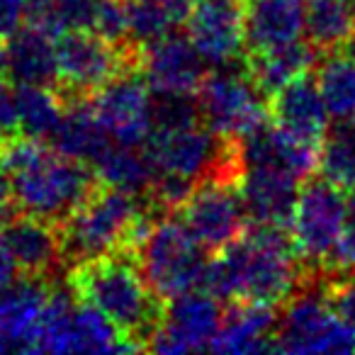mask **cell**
<instances>
[{
  "mask_svg": "<svg viewBox=\"0 0 355 355\" xmlns=\"http://www.w3.org/2000/svg\"><path fill=\"white\" fill-rule=\"evenodd\" d=\"M287 229L251 224L207 261L202 287L219 302H256L280 309L309 277Z\"/></svg>",
  "mask_w": 355,
  "mask_h": 355,
  "instance_id": "1",
  "label": "cell"
},
{
  "mask_svg": "<svg viewBox=\"0 0 355 355\" xmlns=\"http://www.w3.org/2000/svg\"><path fill=\"white\" fill-rule=\"evenodd\" d=\"M69 287L78 300L98 306L134 348L148 350L168 302L148 285L137 253H107L76 263L69 270Z\"/></svg>",
  "mask_w": 355,
  "mask_h": 355,
  "instance_id": "2",
  "label": "cell"
},
{
  "mask_svg": "<svg viewBox=\"0 0 355 355\" xmlns=\"http://www.w3.org/2000/svg\"><path fill=\"white\" fill-rule=\"evenodd\" d=\"M158 217L161 214L141 195L98 183L93 193L59 222L64 266L107 253H137Z\"/></svg>",
  "mask_w": 355,
  "mask_h": 355,
  "instance_id": "3",
  "label": "cell"
},
{
  "mask_svg": "<svg viewBox=\"0 0 355 355\" xmlns=\"http://www.w3.org/2000/svg\"><path fill=\"white\" fill-rule=\"evenodd\" d=\"M12 207L37 217L61 222L100 183L88 163L54 151L49 144L32 161L8 173Z\"/></svg>",
  "mask_w": 355,
  "mask_h": 355,
  "instance_id": "4",
  "label": "cell"
},
{
  "mask_svg": "<svg viewBox=\"0 0 355 355\" xmlns=\"http://www.w3.org/2000/svg\"><path fill=\"white\" fill-rule=\"evenodd\" d=\"M139 51L93 30L61 32L54 42L56 93L61 100H88L107 80L139 69Z\"/></svg>",
  "mask_w": 355,
  "mask_h": 355,
  "instance_id": "5",
  "label": "cell"
},
{
  "mask_svg": "<svg viewBox=\"0 0 355 355\" xmlns=\"http://www.w3.org/2000/svg\"><path fill=\"white\" fill-rule=\"evenodd\" d=\"M137 263L148 285L163 297H175L202 287L205 248L175 214H161L137 248Z\"/></svg>",
  "mask_w": 355,
  "mask_h": 355,
  "instance_id": "6",
  "label": "cell"
},
{
  "mask_svg": "<svg viewBox=\"0 0 355 355\" xmlns=\"http://www.w3.org/2000/svg\"><path fill=\"white\" fill-rule=\"evenodd\" d=\"M275 348L282 353H355V326L343 321L326 302L319 270L282 304Z\"/></svg>",
  "mask_w": 355,
  "mask_h": 355,
  "instance_id": "7",
  "label": "cell"
},
{
  "mask_svg": "<svg viewBox=\"0 0 355 355\" xmlns=\"http://www.w3.org/2000/svg\"><path fill=\"white\" fill-rule=\"evenodd\" d=\"M348 195L324 175H309L297 195L290 236L306 268L319 270L348 222Z\"/></svg>",
  "mask_w": 355,
  "mask_h": 355,
  "instance_id": "8",
  "label": "cell"
},
{
  "mask_svg": "<svg viewBox=\"0 0 355 355\" xmlns=\"http://www.w3.org/2000/svg\"><path fill=\"white\" fill-rule=\"evenodd\" d=\"M202 122L224 139H246L270 122L268 98L256 88L246 71L207 73L198 90Z\"/></svg>",
  "mask_w": 355,
  "mask_h": 355,
  "instance_id": "9",
  "label": "cell"
},
{
  "mask_svg": "<svg viewBox=\"0 0 355 355\" xmlns=\"http://www.w3.org/2000/svg\"><path fill=\"white\" fill-rule=\"evenodd\" d=\"M175 217L207 251L224 248L248 227L239 198V185L217 175L198 180L183 205L178 207Z\"/></svg>",
  "mask_w": 355,
  "mask_h": 355,
  "instance_id": "10",
  "label": "cell"
},
{
  "mask_svg": "<svg viewBox=\"0 0 355 355\" xmlns=\"http://www.w3.org/2000/svg\"><path fill=\"white\" fill-rule=\"evenodd\" d=\"M88 100L98 122L114 141L144 146L153 129V90L141 71L134 69L107 80Z\"/></svg>",
  "mask_w": 355,
  "mask_h": 355,
  "instance_id": "11",
  "label": "cell"
},
{
  "mask_svg": "<svg viewBox=\"0 0 355 355\" xmlns=\"http://www.w3.org/2000/svg\"><path fill=\"white\" fill-rule=\"evenodd\" d=\"M219 300L193 290L168 300L166 316L148 340V350L156 353H193L207 350L222 324Z\"/></svg>",
  "mask_w": 355,
  "mask_h": 355,
  "instance_id": "12",
  "label": "cell"
},
{
  "mask_svg": "<svg viewBox=\"0 0 355 355\" xmlns=\"http://www.w3.org/2000/svg\"><path fill=\"white\" fill-rule=\"evenodd\" d=\"M188 37L214 66H232L246 54L243 0H193Z\"/></svg>",
  "mask_w": 355,
  "mask_h": 355,
  "instance_id": "13",
  "label": "cell"
},
{
  "mask_svg": "<svg viewBox=\"0 0 355 355\" xmlns=\"http://www.w3.org/2000/svg\"><path fill=\"white\" fill-rule=\"evenodd\" d=\"M207 59L195 49L190 37L168 35L139 51V71L153 93H198L207 78Z\"/></svg>",
  "mask_w": 355,
  "mask_h": 355,
  "instance_id": "14",
  "label": "cell"
},
{
  "mask_svg": "<svg viewBox=\"0 0 355 355\" xmlns=\"http://www.w3.org/2000/svg\"><path fill=\"white\" fill-rule=\"evenodd\" d=\"M0 234L22 275L49 280L64 266L59 222L12 207L0 217Z\"/></svg>",
  "mask_w": 355,
  "mask_h": 355,
  "instance_id": "15",
  "label": "cell"
},
{
  "mask_svg": "<svg viewBox=\"0 0 355 355\" xmlns=\"http://www.w3.org/2000/svg\"><path fill=\"white\" fill-rule=\"evenodd\" d=\"M49 280L22 275L0 290V353H40L42 306Z\"/></svg>",
  "mask_w": 355,
  "mask_h": 355,
  "instance_id": "16",
  "label": "cell"
},
{
  "mask_svg": "<svg viewBox=\"0 0 355 355\" xmlns=\"http://www.w3.org/2000/svg\"><path fill=\"white\" fill-rule=\"evenodd\" d=\"M304 180L268 166H246L239 178V198L251 224L290 232L297 195Z\"/></svg>",
  "mask_w": 355,
  "mask_h": 355,
  "instance_id": "17",
  "label": "cell"
},
{
  "mask_svg": "<svg viewBox=\"0 0 355 355\" xmlns=\"http://www.w3.org/2000/svg\"><path fill=\"white\" fill-rule=\"evenodd\" d=\"M270 122L302 141L319 146L329 134V110L321 98L316 78L309 73L290 80L268 98Z\"/></svg>",
  "mask_w": 355,
  "mask_h": 355,
  "instance_id": "18",
  "label": "cell"
},
{
  "mask_svg": "<svg viewBox=\"0 0 355 355\" xmlns=\"http://www.w3.org/2000/svg\"><path fill=\"white\" fill-rule=\"evenodd\" d=\"M319 146L302 141L272 122L263 124L251 137L241 139V158L246 166H268L306 180L319 173Z\"/></svg>",
  "mask_w": 355,
  "mask_h": 355,
  "instance_id": "19",
  "label": "cell"
},
{
  "mask_svg": "<svg viewBox=\"0 0 355 355\" xmlns=\"http://www.w3.org/2000/svg\"><path fill=\"white\" fill-rule=\"evenodd\" d=\"M277 309L256 302H229L209 350L217 353H268L275 348Z\"/></svg>",
  "mask_w": 355,
  "mask_h": 355,
  "instance_id": "20",
  "label": "cell"
},
{
  "mask_svg": "<svg viewBox=\"0 0 355 355\" xmlns=\"http://www.w3.org/2000/svg\"><path fill=\"white\" fill-rule=\"evenodd\" d=\"M0 76L17 85H54L56 54L51 37L27 25L0 40Z\"/></svg>",
  "mask_w": 355,
  "mask_h": 355,
  "instance_id": "21",
  "label": "cell"
},
{
  "mask_svg": "<svg viewBox=\"0 0 355 355\" xmlns=\"http://www.w3.org/2000/svg\"><path fill=\"white\" fill-rule=\"evenodd\" d=\"M246 51L302 40L304 0H243Z\"/></svg>",
  "mask_w": 355,
  "mask_h": 355,
  "instance_id": "22",
  "label": "cell"
},
{
  "mask_svg": "<svg viewBox=\"0 0 355 355\" xmlns=\"http://www.w3.org/2000/svg\"><path fill=\"white\" fill-rule=\"evenodd\" d=\"M316 49L309 42H290V44L270 46V49H253L243 56V71L256 83L266 98L287 85L290 80L309 73L316 61Z\"/></svg>",
  "mask_w": 355,
  "mask_h": 355,
  "instance_id": "23",
  "label": "cell"
},
{
  "mask_svg": "<svg viewBox=\"0 0 355 355\" xmlns=\"http://www.w3.org/2000/svg\"><path fill=\"white\" fill-rule=\"evenodd\" d=\"M64 117L56 132L51 134L49 146L64 156L78 158L90 166L114 139L98 122L90 100H64Z\"/></svg>",
  "mask_w": 355,
  "mask_h": 355,
  "instance_id": "24",
  "label": "cell"
},
{
  "mask_svg": "<svg viewBox=\"0 0 355 355\" xmlns=\"http://www.w3.org/2000/svg\"><path fill=\"white\" fill-rule=\"evenodd\" d=\"M127 40L137 49L188 25L193 0H122Z\"/></svg>",
  "mask_w": 355,
  "mask_h": 355,
  "instance_id": "25",
  "label": "cell"
},
{
  "mask_svg": "<svg viewBox=\"0 0 355 355\" xmlns=\"http://www.w3.org/2000/svg\"><path fill=\"white\" fill-rule=\"evenodd\" d=\"M355 27L353 0H304L306 42L316 54H334L345 49Z\"/></svg>",
  "mask_w": 355,
  "mask_h": 355,
  "instance_id": "26",
  "label": "cell"
},
{
  "mask_svg": "<svg viewBox=\"0 0 355 355\" xmlns=\"http://www.w3.org/2000/svg\"><path fill=\"white\" fill-rule=\"evenodd\" d=\"M93 173L98 175L100 183L119 188L124 193L141 195L146 198L153 183V166L144 156L141 148L124 146V144L110 141L107 148L90 163Z\"/></svg>",
  "mask_w": 355,
  "mask_h": 355,
  "instance_id": "27",
  "label": "cell"
},
{
  "mask_svg": "<svg viewBox=\"0 0 355 355\" xmlns=\"http://www.w3.org/2000/svg\"><path fill=\"white\" fill-rule=\"evenodd\" d=\"M314 78L331 119L355 122V54L343 49L324 54Z\"/></svg>",
  "mask_w": 355,
  "mask_h": 355,
  "instance_id": "28",
  "label": "cell"
},
{
  "mask_svg": "<svg viewBox=\"0 0 355 355\" xmlns=\"http://www.w3.org/2000/svg\"><path fill=\"white\" fill-rule=\"evenodd\" d=\"M64 107L66 103L56 93L54 85H35V83L17 85L15 88L17 132L49 144L51 134L56 132L61 117H64Z\"/></svg>",
  "mask_w": 355,
  "mask_h": 355,
  "instance_id": "29",
  "label": "cell"
},
{
  "mask_svg": "<svg viewBox=\"0 0 355 355\" xmlns=\"http://www.w3.org/2000/svg\"><path fill=\"white\" fill-rule=\"evenodd\" d=\"M119 329L88 302L78 300L73 311V353H134Z\"/></svg>",
  "mask_w": 355,
  "mask_h": 355,
  "instance_id": "30",
  "label": "cell"
},
{
  "mask_svg": "<svg viewBox=\"0 0 355 355\" xmlns=\"http://www.w3.org/2000/svg\"><path fill=\"white\" fill-rule=\"evenodd\" d=\"M319 282L331 309L350 326H355V272L319 270Z\"/></svg>",
  "mask_w": 355,
  "mask_h": 355,
  "instance_id": "31",
  "label": "cell"
},
{
  "mask_svg": "<svg viewBox=\"0 0 355 355\" xmlns=\"http://www.w3.org/2000/svg\"><path fill=\"white\" fill-rule=\"evenodd\" d=\"M348 222H345L343 232H340L336 246L331 248L329 258L324 261V266L319 270H331V272H355V193L348 195Z\"/></svg>",
  "mask_w": 355,
  "mask_h": 355,
  "instance_id": "32",
  "label": "cell"
},
{
  "mask_svg": "<svg viewBox=\"0 0 355 355\" xmlns=\"http://www.w3.org/2000/svg\"><path fill=\"white\" fill-rule=\"evenodd\" d=\"M30 0H0V40L15 35L27 22Z\"/></svg>",
  "mask_w": 355,
  "mask_h": 355,
  "instance_id": "33",
  "label": "cell"
},
{
  "mask_svg": "<svg viewBox=\"0 0 355 355\" xmlns=\"http://www.w3.org/2000/svg\"><path fill=\"white\" fill-rule=\"evenodd\" d=\"M17 132V114H15V90H10L8 80L0 76V141Z\"/></svg>",
  "mask_w": 355,
  "mask_h": 355,
  "instance_id": "34",
  "label": "cell"
},
{
  "mask_svg": "<svg viewBox=\"0 0 355 355\" xmlns=\"http://www.w3.org/2000/svg\"><path fill=\"white\" fill-rule=\"evenodd\" d=\"M17 272H20V268H17L6 239L0 234V290H6L8 285H12L17 280Z\"/></svg>",
  "mask_w": 355,
  "mask_h": 355,
  "instance_id": "35",
  "label": "cell"
},
{
  "mask_svg": "<svg viewBox=\"0 0 355 355\" xmlns=\"http://www.w3.org/2000/svg\"><path fill=\"white\" fill-rule=\"evenodd\" d=\"M12 209V195H10V178L0 166V217Z\"/></svg>",
  "mask_w": 355,
  "mask_h": 355,
  "instance_id": "36",
  "label": "cell"
},
{
  "mask_svg": "<svg viewBox=\"0 0 355 355\" xmlns=\"http://www.w3.org/2000/svg\"><path fill=\"white\" fill-rule=\"evenodd\" d=\"M343 51H350V54H355V27H353V35H350V40H348V44H345Z\"/></svg>",
  "mask_w": 355,
  "mask_h": 355,
  "instance_id": "37",
  "label": "cell"
},
{
  "mask_svg": "<svg viewBox=\"0 0 355 355\" xmlns=\"http://www.w3.org/2000/svg\"><path fill=\"white\" fill-rule=\"evenodd\" d=\"M350 195H353V193H350Z\"/></svg>",
  "mask_w": 355,
  "mask_h": 355,
  "instance_id": "38",
  "label": "cell"
},
{
  "mask_svg": "<svg viewBox=\"0 0 355 355\" xmlns=\"http://www.w3.org/2000/svg\"><path fill=\"white\" fill-rule=\"evenodd\" d=\"M353 3H355V0H353Z\"/></svg>",
  "mask_w": 355,
  "mask_h": 355,
  "instance_id": "39",
  "label": "cell"
}]
</instances>
